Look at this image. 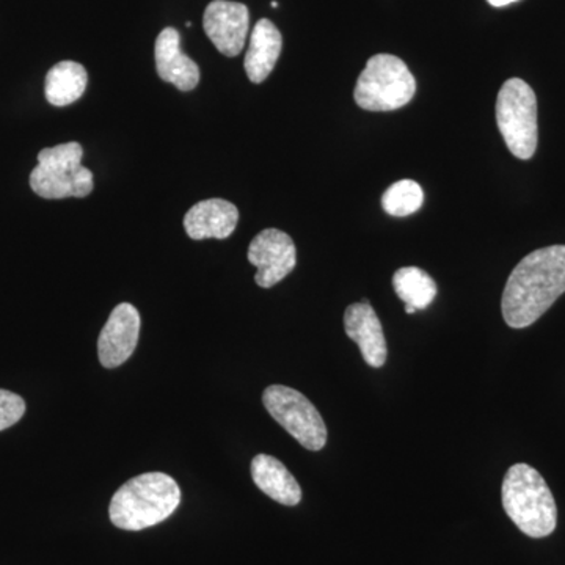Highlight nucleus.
<instances>
[{"instance_id": "obj_1", "label": "nucleus", "mask_w": 565, "mask_h": 565, "mask_svg": "<svg viewBox=\"0 0 565 565\" xmlns=\"http://www.w3.org/2000/svg\"><path fill=\"white\" fill-rule=\"evenodd\" d=\"M565 292V245L525 256L505 282L501 311L512 329L533 326Z\"/></svg>"}, {"instance_id": "obj_2", "label": "nucleus", "mask_w": 565, "mask_h": 565, "mask_svg": "<svg viewBox=\"0 0 565 565\" xmlns=\"http://www.w3.org/2000/svg\"><path fill=\"white\" fill-rule=\"evenodd\" d=\"M181 490L169 475L145 473L129 479L111 498L109 516L115 526L141 531L159 525L177 511Z\"/></svg>"}, {"instance_id": "obj_3", "label": "nucleus", "mask_w": 565, "mask_h": 565, "mask_svg": "<svg viewBox=\"0 0 565 565\" xmlns=\"http://www.w3.org/2000/svg\"><path fill=\"white\" fill-rule=\"evenodd\" d=\"M501 498L505 514L523 534L542 539L556 530L555 498L542 475L530 465L515 463L509 468Z\"/></svg>"}, {"instance_id": "obj_4", "label": "nucleus", "mask_w": 565, "mask_h": 565, "mask_svg": "<svg viewBox=\"0 0 565 565\" xmlns=\"http://www.w3.org/2000/svg\"><path fill=\"white\" fill-rule=\"evenodd\" d=\"M84 148L77 141L44 148L39 154V166L31 173V188L46 200H62L90 195L95 182L93 173L82 166Z\"/></svg>"}, {"instance_id": "obj_5", "label": "nucleus", "mask_w": 565, "mask_h": 565, "mask_svg": "<svg viewBox=\"0 0 565 565\" xmlns=\"http://www.w3.org/2000/svg\"><path fill=\"white\" fill-rule=\"evenodd\" d=\"M416 81L396 55L377 54L366 63L356 81L353 98L364 110L392 111L414 99Z\"/></svg>"}, {"instance_id": "obj_6", "label": "nucleus", "mask_w": 565, "mask_h": 565, "mask_svg": "<svg viewBox=\"0 0 565 565\" xmlns=\"http://www.w3.org/2000/svg\"><path fill=\"white\" fill-rule=\"evenodd\" d=\"M497 122L509 151L527 161L537 150V98L525 81L504 82L497 99Z\"/></svg>"}, {"instance_id": "obj_7", "label": "nucleus", "mask_w": 565, "mask_h": 565, "mask_svg": "<svg viewBox=\"0 0 565 565\" xmlns=\"http://www.w3.org/2000/svg\"><path fill=\"white\" fill-rule=\"evenodd\" d=\"M263 404L275 422L291 434L303 448L321 451L327 444L326 423L308 397L289 386L270 385L264 390Z\"/></svg>"}, {"instance_id": "obj_8", "label": "nucleus", "mask_w": 565, "mask_h": 565, "mask_svg": "<svg viewBox=\"0 0 565 565\" xmlns=\"http://www.w3.org/2000/svg\"><path fill=\"white\" fill-rule=\"evenodd\" d=\"M247 256L248 262L258 269L255 275L256 285L264 289L285 280L297 264L296 245L291 236L275 228L259 233L252 241Z\"/></svg>"}, {"instance_id": "obj_9", "label": "nucleus", "mask_w": 565, "mask_h": 565, "mask_svg": "<svg viewBox=\"0 0 565 565\" xmlns=\"http://www.w3.org/2000/svg\"><path fill=\"white\" fill-rule=\"evenodd\" d=\"M203 29L221 54L236 57L247 41L250 11L244 3L214 0L204 10Z\"/></svg>"}, {"instance_id": "obj_10", "label": "nucleus", "mask_w": 565, "mask_h": 565, "mask_svg": "<svg viewBox=\"0 0 565 565\" xmlns=\"http://www.w3.org/2000/svg\"><path fill=\"white\" fill-rule=\"evenodd\" d=\"M140 334V313L131 303L114 308L98 338V356L104 367L114 370L131 359Z\"/></svg>"}, {"instance_id": "obj_11", "label": "nucleus", "mask_w": 565, "mask_h": 565, "mask_svg": "<svg viewBox=\"0 0 565 565\" xmlns=\"http://www.w3.org/2000/svg\"><path fill=\"white\" fill-rule=\"evenodd\" d=\"M345 334L356 343L364 362L371 367H382L388 355L381 319L367 300L352 303L344 313Z\"/></svg>"}, {"instance_id": "obj_12", "label": "nucleus", "mask_w": 565, "mask_h": 565, "mask_svg": "<svg viewBox=\"0 0 565 565\" xmlns=\"http://www.w3.org/2000/svg\"><path fill=\"white\" fill-rule=\"evenodd\" d=\"M156 70L163 82L173 84L178 90L192 92L200 82V68L181 51L180 32L163 29L156 40Z\"/></svg>"}, {"instance_id": "obj_13", "label": "nucleus", "mask_w": 565, "mask_h": 565, "mask_svg": "<svg viewBox=\"0 0 565 565\" xmlns=\"http://www.w3.org/2000/svg\"><path fill=\"white\" fill-rule=\"evenodd\" d=\"M239 223V211L222 199L204 200L191 207L184 217V230L193 241L226 239Z\"/></svg>"}, {"instance_id": "obj_14", "label": "nucleus", "mask_w": 565, "mask_h": 565, "mask_svg": "<svg viewBox=\"0 0 565 565\" xmlns=\"http://www.w3.org/2000/svg\"><path fill=\"white\" fill-rule=\"evenodd\" d=\"M281 33L273 21L256 22L250 36V46L245 55V73L253 84H262L273 73L280 57Z\"/></svg>"}, {"instance_id": "obj_15", "label": "nucleus", "mask_w": 565, "mask_h": 565, "mask_svg": "<svg viewBox=\"0 0 565 565\" xmlns=\"http://www.w3.org/2000/svg\"><path fill=\"white\" fill-rule=\"evenodd\" d=\"M252 478L256 487L282 505L302 501V489L288 468L273 456L258 455L252 460Z\"/></svg>"}, {"instance_id": "obj_16", "label": "nucleus", "mask_w": 565, "mask_h": 565, "mask_svg": "<svg viewBox=\"0 0 565 565\" xmlns=\"http://www.w3.org/2000/svg\"><path fill=\"white\" fill-rule=\"evenodd\" d=\"M87 70L77 62L65 61L52 66L46 76V99L55 107H65L81 99L87 90Z\"/></svg>"}, {"instance_id": "obj_17", "label": "nucleus", "mask_w": 565, "mask_h": 565, "mask_svg": "<svg viewBox=\"0 0 565 565\" xmlns=\"http://www.w3.org/2000/svg\"><path fill=\"white\" fill-rule=\"evenodd\" d=\"M393 288L405 307L426 310L437 297V282L419 267H403L393 277Z\"/></svg>"}, {"instance_id": "obj_18", "label": "nucleus", "mask_w": 565, "mask_h": 565, "mask_svg": "<svg viewBox=\"0 0 565 565\" xmlns=\"http://www.w3.org/2000/svg\"><path fill=\"white\" fill-rule=\"evenodd\" d=\"M423 203L422 185L412 180L394 182L382 196V207L393 217H407L418 211Z\"/></svg>"}, {"instance_id": "obj_19", "label": "nucleus", "mask_w": 565, "mask_h": 565, "mask_svg": "<svg viewBox=\"0 0 565 565\" xmlns=\"http://www.w3.org/2000/svg\"><path fill=\"white\" fill-rule=\"evenodd\" d=\"M25 414V403L20 394L0 390V430L9 429L21 422Z\"/></svg>"}, {"instance_id": "obj_20", "label": "nucleus", "mask_w": 565, "mask_h": 565, "mask_svg": "<svg viewBox=\"0 0 565 565\" xmlns=\"http://www.w3.org/2000/svg\"><path fill=\"white\" fill-rule=\"evenodd\" d=\"M492 7H497V9H501V7L511 6V3L519 2V0H487Z\"/></svg>"}]
</instances>
